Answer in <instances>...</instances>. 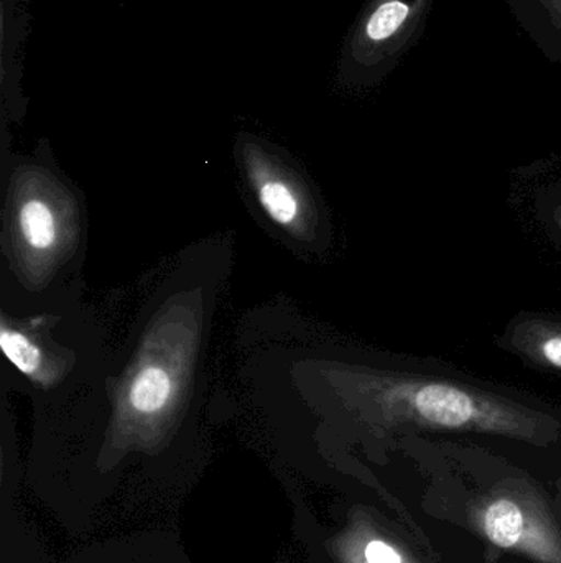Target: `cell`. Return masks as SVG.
<instances>
[{
	"mask_svg": "<svg viewBox=\"0 0 561 563\" xmlns=\"http://www.w3.org/2000/svg\"><path fill=\"white\" fill-rule=\"evenodd\" d=\"M348 390L385 426L487 433L536 445H549L560 435L553 417L444 377L358 369L348 373Z\"/></svg>",
	"mask_w": 561,
	"mask_h": 563,
	"instance_id": "6da1fadb",
	"label": "cell"
},
{
	"mask_svg": "<svg viewBox=\"0 0 561 563\" xmlns=\"http://www.w3.org/2000/svg\"><path fill=\"white\" fill-rule=\"evenodd\" d=\"M15 230L30 256H52L61 240L58 211L40 195H30L16 205Z\"/></svg>",
	"mask_w": 561,
	"mask_h": 563,
	"instance_id": "5b68a950",
	"label": "cell"
},
{
	"mask_svg": "<svg viewBox=\"0 0 561 563\" xmlns=\"http://www.w3.org/2000/svg\"><path fill=\"white\" fill-rule=\"evenodd\" d=\"M175 394L177 379L173 371L158 361H147L128 379L125 400L135 416L157 417L171 406Z\"/></svg>",
	"mask_w": 561,
	"mask_h": 563,
	"instance_id": "8992f818",
	"label": "cell"
},
{
	"mask_svg": "<svg viewBox=\"0 0 561 563\" xmlns=\"http://www.w3.org/2000/svg\"><path fill=\"white\" fill-rule=\"evenodd\" d=\"M434 0H368L356 19L336 68L346 86L371 85L417 40Z\"/></svg>",
	"mask_w": 561,
	"mask_h": 563,
	"instance_id": "3957f363",
	"label": "cell"
},
{
	"mask_svg": "<svg viewBox=\"0 0 561 563\" xmlns=\"http://www.w3.org/2000/svg\"><path fill=\"white\" fill-rule=\"evenodd\" d=\"M510 344L532 363L561 373V323L529 318L510 331Z\"/></svg>",
	"mask_w": 561,
	"mask_h": 563,
	"instance_id": "52a82bcc",
	"label": "cell"
},
{
	"mask_svg": "<svg viewBox=\"0 0 561 563\" xmlns=\"http://www.w3.org/2000/svg\"><path fill=\"white\" fill-rule=\"evenodd\" d=\"M553 29L561 30V0H539Z\"/></svg>",
	"mask_w": 561,
	"mask_h": 563,
	"instance_id": "30bf717a",
	"label": "cell"
},
{
	"mask_svg": "<svg viewBox=\"0 0 561 563\" xmlns=\"http://www.w3.org/2000/svg\"><path fill=\"white\" fill-rule=\"evenodd\" d=\"M556 221H557V224H559L560 230H561V205L556 210Z\"/></svg>",
	"mask_w": 561,
	"mask_h": 563,
	"instance_id": "7c38bea8",
	"label": "cell"
},
{
	"mask_svg": "<svg viewBox=\"0 0 561 563\" xmlns=\"http://www.w3.org/2000/svg\"><path fill=\"white\" fill-rule=\"evenodd\" d=\"M557 506H559V515L561 516V478L557 482Z\"/></svg>",
	"mask_w": 561,
	"mask_h": 563,
	"instance_id": "8fae6325",
	"label": "cell"
},
{
	"mask_svg": "<svg viewBox=\"0 0 561 563\" xmlns=\"http://www.w3.org/2000/svg\"><path fill=\"white\" fill-rule=\"evenodd\" d=\"M29 32L25 0H0V53L22 56L23 42Z\"/></svg>",
	"mask_w": 561,
	"mask_h": 563,
	"instance_id": "ba28073f",
	"label": "cell"
},
{
	"mask_svg": "<svg viewBox=\"0 0 561 563\" xmlns=\"http://www.w3.org/2000/svg\"><path fill=\"white\" fill-rule=\"evenodd\" d=\"M474 531L501 551L536 563H561V526L537 486L507 482L470 509Z\"/></svg>",
	"mask_w": 561,
	"mask_h": 563,
	"instance_id": "7a4b0ae2",
	"label": "cell"
},
{
	"mask_svg": "<svg viewBox=\"0 0 561 563\" xmlns=\"http://www.w3.org/2000/svg\"><path fill=\"white\" fill-rule=\"evenodd\" d=\"M247 168L253 175L254 194L263 213L282 230H300L306 217L305 200L300 188L277 167L269 164L259 144L246 139L244 142Z\"/></svg>",
	"mask_w": 561,
	"mask_h": 563,
	"instance_id": "277c9868",
	"label": "cell"
},
{
	"mask_svg": "<svg viewBox=\"0 0 561 563\" xmlns=\"http://www.w3.org/2000/svg\"><path fill=\"white\" fill-rule=\"evenodd\" d=\"M352 563H418L399 542L382 534L359 536L351 552Z\"/></svg>",
	"mask_w": 561,
	"mask_h": 563,
	"instance_id": "9c48e42d",
	"label": "cell"
}]
</instances>
